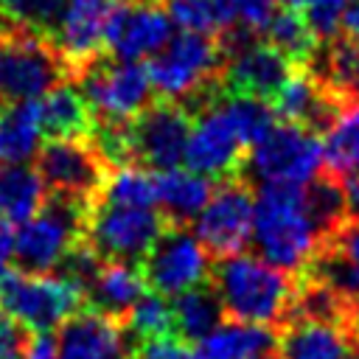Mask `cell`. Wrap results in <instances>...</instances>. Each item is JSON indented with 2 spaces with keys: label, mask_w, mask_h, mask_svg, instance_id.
<instances>
[{
  "label": "cell",
  "mask_w": 359,
  "mask_h": 359,
  "mask_svg": "<svg viewBox=\"0 0 359 359\" xmlns=\"http://www.w3.org/2000/svg\"><path fill=\"white\" fill-rule=\"evenodd\" d=\"M123 325H126L129 337L135 339V345L140 339L174 334V325H171V303L165 300V294H160L154 289H146L140 294V300L129 309V314L123 317Z\"/></svg>",
  "instance_id": "33"
},
{
  "label": "cell",
  "mask_w": 359,
  "mask_h": 359,
  "mask_svg": "<svg viewBox=\"0 0 359 359\" xmlns=\"http://www.w3.org/2000/svg\"><path fill=\"white\" fill-rule=\"evenodd\" d=\"M146 67L160 98L180 101L191 115H199L224 95V48L213 36L182 31L171 36Z\"/></svg>",
  "instance_id": "3"
},
{
  "label": "cell",
  "mask_w": 359,
  "mask_h": 359,
  "mask_svg": "<svg viewBox=\"0 0 359 359\" xmlns=\"http://www.w3.org/2000/svg\"><path fill=\"white\" fill-rule=\"evenodd\" d=\"M278 359H359V339L342 323L289 317L278 328Z\"/></svg>",
  "instance_id": "19"
},
{
  "label": "cell",
  "mask_w": 359,
  "mask_h": 359,
  "mask_svg": "<svg viewBox=\"0 0 359 359\" xmlns=\"http://www.w3.org/2000/svg\"><path fill=\"white\" fill-rule=\"evenodd\" d=\"M70 81V65L50 34L0 22V104L42 98Z\"/></svg>",
  "instance_id": "4"
},
{
  "label": "cell",
  "mask_w": 359,
  "mask_h": 359,
  "mask_svg": "<svg viewBox=\"0 0 359 359\" xmlns=\"http://www.w3.org/2000/svg\"><path fill=\"white\" fill-rule=\"evenodd\" d=\"M79 306H84V297L62 275H36L22 269L0 275V309L28 331H53Z\"/></svg>",
  "instance_id": "11"
},
{
  "label": "cell",
  "mask_w": 359,
  "mask_h": 359,
  "mask_svg": "<svg viewBox=\"0 0 359 359\" xmlns=\"http://www.w3.org/2000/svg\"><path fill=\"white\" fill-rule=\"evenodd\" d=\"M224 48V67H222V90L227 95H250L272 101L294 62L280 53L275 45L264 42L255 31L236 22L224 36H219Z\"/></svg>",
  "instance_id": "9"
},
{
  "label": "cell",
  "mask_w": 359,
  "mask_h": 359,
  "mask_svg": "<svg viewBox=\"0 0 359 359\" xmlns=\"http://www.w3.org/2000/svg\"><path fill=\"white\" fill-rule=\"evenodd\" d=\"M261 258L289 275H303L323 250V236L306 205L303 185H258L252 238Z\"/></svg>",
  "instance_id": "2"
},
{
  "label": "cell",
  "mask_w": 359,
  "mask_h": 359,
  "mask_svg": "<svg viewBox=\"0 0 359 359\" xmlns=\"http://www.w3.org/2000/svg\"><path fill=\"white\" fill-rule=\"evenodd\" d=\"M258 36L264 42L275 45L280 53H286L294 65H306L317 48V36L311 34V28L297 6H278L269 14V20L264 22Z\"/></svg>",
  "instance_id": "30"
},
{
  "label": "cell",
  "mask_w": 359,
  "mask_h": 359,
  "mask_svg": "<svg viewBox=\"0 0 359 359\" xmlns=\"http://www.w3.org/2000/svg\"><path fill=\"white\" fill-rule=\"evenodd\" d=\"M227 3L233 6L236 20H238L244 28L255 31V34H261V28H264V22L269 20V14L280 6L278 0H227Z\"/></svg>",
  "instance_id": "37"
},
{
  "label": "cell",
  "mask_w": 359,
  "mask_h": 359,
  "mask_svg": "<svg viewBox=\"0 0 359 359\" xmlns=\"http://www.w3.org/2000/svg\"><path fill=\"white\" fill-rule=\"evenodd\" d=\"M140 272L149 289L174 297L208 280L210 255L188 227L165 224L160 238L140 261Z\"/></svg>",
  "instance_id": "15"
},
{
  "label": "cell",
  "mask_w": 359,
  "mask_h": 359,
  "mask_svg": "<svg viewBox=\"0 0 359 359\" xmlns=\"http://www.w3.org/2000/svg\"><path fill=\"white\" fill-rule=\"evenodd\" d=\"M339 34H342L348 42L359 45V0H353V3L345 6L342 22H339Z\"/></svg>",
  "instance_id": "41"
},
{
  "label": "cell",
  "mask_w": 359,
  "mask_h": 359,
  "mask_svg": "<svg viewBox=\"0 0 359 359\" xmlns=\"http://www.w3.org/2000/svg\"><path fill=\"white\" fill-rule=\"evenodd\" d=\"M70 81L81 90L93 121L126 123L154 101L149 67L140 62L118 59L107 50L73 67Z\"/></svg>",
  "instance_id": "5"
},
{
  "label": "cell",
  "mask_w": 359,
  "mask_h": 359,
  "mask_svg": "<svg viewBox=\"0 0 359 359\" xmlns=\"http://www.w3.org/2000/svg\"><path fill=\"white\" fill-rule=\"evenodd\" d=\"M325 247L334 250V252H339L342 258H348V261H353L359 266V222H348Z\"/></svg>",
  "instance_id": "38"
},
{
  "label": "cell",
  "mask_w": 359,
  "mask_h": 359,
  "mask_svg": "<svg viewBox=\"0 0 359 359\" xmlns=\"http://www.w3.org/2000/svg\"><path fill=\"white\" fill-rule=\"evenodd\" d=\"M174 36V22L160 0H132V3H112L107 31H104V50L140 62L151 59L168 39Z\"/></svg>",
  "instance_id": "16"
},
{
  "label": "cell",
  "mask_w": 359,
  "mask_h": 359,
  "mask_svg": "<svg viewBox=\"0 0 359 359\" xmlns=\"http://www.w3.org/2000/svg\"><path fill=\"white\" fill-rule=\"evenodd\" d=\"M272 109L278 121L297 123L320 135L334 123L342 109V101L306 65H294V70L272 98Z\"/></svg>",
  "instance_id": "18"
},
{
  "label": "cell",
  "mask_w": 359,
  "mask_h": 359,
  "mask_svg": "<svg viewBox=\"0 0 359 359\" xmlns=\"http://www.w3.org/2000/svg\"><path fill=\"white\" fill-rule=\"evenodd\" d=\"M154 180H157V210L168 224L177 227H188L213 194L210 177L180 165L168 171H157Z\"/></svg>",
  "instance_id": "21"
},
{
  "label": "cell",
  "mask_w": 359,
  "mask_h": 359,
  "mask_svg": "<svg viewBox=\"0 0 359 359\" xmlns=\"http://www.w3.org/2000/svg\"><path fill=\"white\" fill-rule=\"evenodd\" d=\"M31 331L0 309V359H22Z\"/></svg>",
  "instance_id": "36"
},
{
  "label": "cell",
  "mask_w": 359,
  "mask_h": 359,
  "mask_svg": "<svg viewBox=\"0 0 359 359\" xmlns=\"http://www.w3.org/2000/svg\"><path fill=\"white\" fill-rule=\"evenodd\" d=\"M65 0H0V17L8 25L50 34L56 31Z\"/></svg>",
  "instance_id": "34"
},
{
  "label": "cell",
  "mask_w": 359,
  "mask_h": 359,
  "mask_svg": "<svg viewBox=\"0 0 359 359\" xmlns=\"http://www.w3.org/2000/svg\"><path fill=\"white\" fill-rule=\"evenodd\" d=\"M112 11V0H65L53 42L65 53L70 73L81 62L104 50V31Z\"/></svg>",
  "instance_id": "20"
},
{
  "label": "cell",
  "mask_w": 359,
  "mask_h": 359,
  "mask_svg": "<svg viewBox=\"0 0 359 359\" xmlns=\"http://www.w3.org/2000/svg\"><path fill=\"white\" fill-rule=\"evenodd\" d=\"M168 11L171 22L182 31L205 34V36H224L238 20L227 0H160Z\"/></svg>",
  "instance_id": "31"
},
{
  "label": "cell",
  "mask_w": 359,
  "mask_h": 359,
  "mask_svg": "<svg viewBox=\"0 0 359 359\" xmlns=\"http://www.w3.org/2000/svg\"><path fill=\"white\" fill-rule=\"evenodd\" d=\"M194 115L171 98H157L126 123L129 163L149 171L177 168L185 157V143Z\"/></svg>",
  "instance_id": "13"
},
{
  "label": "cell",
  "mask_w": 359,
  "mask_h": 359,
  "mask_svg": "<svg viewBox=\"0 0 359 359\" xmlns=\"http://www.w3.org/2000/svg\"><path fill=\"white\" fill-rule=\"evenodd\" d=\"M306 67L345 104H359V45L348 42L342 34L317 42Z\"/></svg>",
  "instance_id": "23"
},
{
  "label": "cell",
  "mask_w": 359,
  "mask_h": 359,
  "mask_svg": "<svg viewBox=\"0 0 359 359\" xmlns=\"http://www.w3.org/2000/svg\"><path fill=\"white\" fill-rule=\"evenodd\" d=\"M59 359H129L135 339L123 320L93 306H79L56 331Z\"/></svg>",
  "instance_id": "17"
},
{
  "label": "cell",
  "mask_w": 359,
  "mask_h": 359,
  "mask_svg": "<svg viewBox=\"0 0 359 359\" xmlns=\"http://www.w3.org/2000/svg\"><path fill=\"white\" fill-rule=\"evenodd\" d=\"M48 202V188L36 168L25 163L0 168V219L8 224H22L36 216Z\"/></svg>",
  "instance_id": "27"
},
{
  "label": "cell",
  "mask_w": 359,
  "mask_h": 359,
  "mask_svg": "<svg viewBox=\"0 0 359 359\" xmlns=\"http://www.w3.org/2000/svg\"><path fill=\"white\" fill-rule=\"evenodd\" d=\"M345 191V208H348V222H359V174H351L342 180Z\"/></svg>",
  "instance_id": "42"
},
{
  "label": "cell",
  "mask_w": 359,
  "mask_h": 359,
  "mask_svg": "<svg viewBox=\"0 0 359 359\" xmlns=\"http://www.w3.org/2000/svg\"><path fill=\"white\" fill-rule=\"evenodd\" d=\"M165 224L157 208H129L95 199L84 213L81 241L101 261L140 264Z\"/></svg>",
  "instance_id": "8"
},
{
  "label": "cell",
  "mask_w": 359,
  "mask_h": 359,
  "mask_svg": "<svg viewBox=\"0 0 359 359\" xmlns=\"http://www.w3.org/2000/svg\"><path fill=\"white\" fill-rule=\"evenodd\" d=\"M278 331L258 323L244 320H224L219 323L196 348L205 359H258L275 351Z\"/></svg>",
  "instance_id": "24"
},
{
  "label": "cell",
  "mask_w": 359,
  "mask_h": 359,
  "mask_svg": "<svg viewBox=\"0 0 359 359\" xmlns=\"http://www.w3.org/2000/svg\"><path fill=\"white\" fill-rule=\"evenodd\" d=\"M258 359H278V353L272 351V353H264V356H258Z\"/></svg>",
  "instance_id": "44"
},
{
  "label": "cell",
  "mask_w": 359,
  "mask_h": 359,
  "mask_svg": "<svg viewBox=\"0 0 359 359\" xmlns=\"http://www.w3.org/2000/svg\"><path fill=\"white\" fill-rule=\"evenodd\" d=\"M351 331H353V337L359 339V309L353 311V320H351Z\"/></svg>",
  "instance_id": "43"
},
{
  "label": "cell",
  "mask_w": 359,
  "mask_h": 359,
  "mask_svg": "<svg viewBox=\"0 0 359 359\" xmlns=\"http://www.w3.org/2000/svg\"><path fill=\"white\" fill-rule=\"evenodd\" d=\"M34 168L42 177L48 194L93 205L112 171V163L90 135L48 137L36 154Z\"/></svg>",
  "instance_id": "7"
},
{
  "label": "cell",
  "mask_w": 359,
  "mask_h": 359,
  "mask_svg": "<svg viewBox=\"0 0 359 359\" xmlns=\"http://www.w3.org/2000/svg\"><path fill=\"white\" fill-rule=\"evenodd\" d=\"M146 289L149 286H146V278L140 272V264L101 261L90 289L84 294V303L104 311V314H112V317L123 320Z\"/></svg>",
  "instance_id": "22"
},
{
  "label": "cell",
  "mask_w": 359,
  "mask_h": 359,
  "mask_svg": "<svg viewBox=\"0 0 359 359\" xmlns=\"http://www.w3.org/2000/svg\"><path fill=\"white\" fill-rule=\"evenodd\" d=\"M129 359H205L202 351L177 334H163L151 339H140Z\"/></svg>",
  "instance_id": "35"
},
{
  "label": "cell",
  "mask_w": 359,
  "mask_h": 359,
  "mask_svg": "<svg viewBox=\"0 0 359 359\" xmlns=\"http://www.w3.org/2000/svg\"><path fill=\"white\" fill-rule=\"evenodd\" d=\"M87 205L48 194L45 208L14 227V266L22 272H53L81 238Z\"/></svg>",
  "instance_id": "10"
},
{
  "label": "cell",
  "mask_w": 359,
  "mask_h": 359,
  "mask_svg": "<svg viewBox=\"0 0 359 359\" xmlns=\"http://www.w3.org/2000/svg\"><path fill=\"white\" fill-rule=\"evenodd\" d=\"M14 264V224L0 222V275Z\"/></svg>",
  "instance_id": "40"
},
{
  "label": "cell",
  "mask_w": 359,
  "mask_h": 359,
  "mask_svg": "<svg viewBox=\"0 0 359 359\" xmlns=\"http://www.w3.org/2000/svg\"><path fill=\"white\" fill-rule=\"evenodd\" d=\"M42 135L36 98L0 104V165L31 160L42 146Z\"/></svg>",
  "instance_id": "25"
},
{
  "label": "cell",
  "mask_w": 359,
  "mask_h": 359,
  "mask_svg": "<svg viewBox=\"0 0 359 359\" xmlns=\"http://www.w3.org/2000/svg\"><path fill=\"white\" fill-rule=\"evenodd\" d=\"M22 359H59L56 334H50V331H31Z\"/></svg>",
  "instance_id": "39"
},
{
  "label": "cell",
  "mask_w": 359,
  "mask_h": 359,
  "mask_svg": "<svg viewBox=\"0 0 359 359\" xmlns=\"http://www.w3.org/2000/svg\"><path fill=\"white\" fill-rule=\"evenodd\" d=\"M36 107H39L42 132L48 137L90 135L93 129V112L73 81H62L59 87L48 90L42 98H36Z\"/></svg>",
  "instance_id": "26"
},
{
  "label": "cell",
  "mask_w": 359,
  "mask_h": 359,
  "mask_svg": "<svg viewBox=\"0 0 359 359\" xmlns=\"http://www.w3.org/2000/svg\"><path fill=\"white\" fill-rule=\"evenodd\" d=\"M323 171V137L297 123H275L238 168L250 185H306Z\"/></svg>",
  "instance_id": "6"
},
{
  "label": "cell",
  "mask_w": 359,
  "mask_h": 359,
  "mask_svg": "<svg viewBox=\"0 0 359 359\" xmlns=\"http://www.w3.org/2000/svg\"><path fill=\"white\" fill-rule=\"evenodd\" d=\"M247 151H250V140L224 93L216 104L194 115L182 163L196 174H205L210 180L216 177L224 180L238 174Z\"/></svg>",
  "instance_id": "12"
},
{
  "label": "cell",
  "mask_w": 359,
  "mask_h": 359,
  "mask_svg": "<svg viewBox=\"0 0 359 359\" xmlns=\"http://www.w3.org/2000/svg\"><path fill=\"white\" fill-rule=\"evenodd\" d=\"M323 168L339 180L359 174V104H345L323 132Z\"/></svg>",
  "instance_id": "29"
},
{
  "label": "cell",
  "mask_w": 359,
  "mask_h": 359,
  "mask_svg": "<svg viewBox=\"0 0 359 359\" xmlns=\"http://www.w3.org/2000/svg\"><path fill=\"white\" fill-rule=\"evenodd\" d=\"M252 185L247 180L224 177L219 185H213V194L208 205L199 210L194 236L202 241L210 258H222L230 252H244V247L252 238Z\"/></svg>",
  "instance_id": "14"
},
{
  "label": "cell",
  "mask_w": 359,
  "mask_h": 359,
  "mask_svg": "<svg viewBox=\"0 0 359 359\" xmlns=\"http://www.w3.org/2000/svg\"><path fill=\"white\" fill-rule=\"evenodd\" d=\"M123 3H132V0H123Z\"/></svg>",
  "instance_id": "45"
},
{
  "label": "cell",
  "mask_w": 359,
  "mask_h": 359,
  "mask_svg": "<svg viewBox=\"0 0 359 359\" xmlns=\"http://www.w3.org/2000/svg\"><path fill=\"white\" fill-rule=\"evenodd\" d=\"M208 283L224 317L280 328L294 306L297 275H289L250 252H230L210 261Z\"/></svg>",
  "instance_id": "1"
},
{
  "label": "cell",
  "mask_w": 359,
  "mask_h": 359,
  "mask_svg": "<svg viewBox=\"0 0 359 359\" xmlns=\"http://www.w3.org/2000/svg\"><path fill=\"white\" fill-rule=\"evenodd\" d=\"M224 311L222 303L216 297V292L210 289V283H199L188 292L174 294L171 300V325L174 334L191 345H199L219 323H222Z\"/></svg>",
  "instance_id": "28"
},
{
  "label": "cell",
  "mask_w": 359,
  "mask_h": 359,
  "mask_svg": "<svg viewBox=\"0 0 359 359\" xmlns=\"http://www.w3.org/2000/svg\"><path fill=\"white\" fill-rule=\"evenodd\" d=\"M101 202L129 208H157V180L143 165H115L98 194Z\"/></svg>",
  "instance_id": "32"
}]
</instances>
